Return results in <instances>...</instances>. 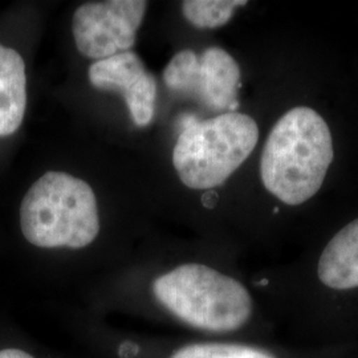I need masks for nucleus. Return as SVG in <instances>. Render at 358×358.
I'll return each mask as SVG.
<instances>
[{
	"label": "nucleus",
	"mask_w": 358,
	"mask_h": 358,
	"mask_svg": "<svg viewBox=\"0 0 358 358\" xmlns=\"http://www.w3.org/2000/svg\"><path fill=\"white\" fill-rule=\"evenodd\" d=\"M164 81L169 90L194 97L211 110L235 112L238 108L241 68L222 48H207L201 55L178 52L165 68Z\"/></svg>",
	"instance_id": "39448f33"
},
{
	"label": "nucleus",
	"mask_w": 358,
	"mask_h": 358,
	"mask_svg": "<svg viewBox=\"0 0 358 358\" xmlns=\"http://www.w3.org/2000/svg\"><path fill=\"white\" fill-rule=\"evenodd\" d=\"M245 4L241 0H187L182 3V13L192 26L213 29L227 24L234 11Z\"/></svg>",
	"instance_id": "1a4fd4ad"
},
{
	"label": "nucleus",
	"mask_w": 358,
	"mask_h": 358,
	"mask_svg": "<svg viewBox=\"0 0 358 358\" xmlns=\"http://www.w3.org/2000/svg\"><path fill=\"white\" fill-rule=\"evenodd\" d=\"M154 297L180 322L195 331L229 336L257 331L269 340L275 336L256 325L255 299L243 282L201 263H186L157 278Z\"/></svg>",
	"instance_id": "f257e3e1"
},
{
	"label": "nucleus",
	"mask_w": 358,
	"mask_h": 358,
	"mask_svg": "<svg viewBox=\"0 0 358 358\" xmlns=\"http://www.w3.org/2000/svg\"><path fill=\"white\" fill-rule=\"evenodd\" d=\"M20 227L27 242L40 248H84L100 231L96 195L83 179L45 173L23 198Z\"/></svg>",
	"instance_id": "7ed1b4c3"
},
{
	"label": "nucleus",
	"mask_w": 358,
	"mask_h": 358,
	"mask_svg": "<svg viewBox=\"0 0 358 358\" xmlns=\"http://www.w3.org/2000/svg\"><path fill=\"white\" fill-rule=\"evenodd\" d=\"M148 1L108 0L80 6L72 19L77 50L85 57L103 60L128 52L136 43Z\"/></svg>",
	"instance_id": "423d86ee"
},
{
	"label": "nucleus",
	"mask_w": 358,
	"mask_h": 358,
	"mask_svg": "<svg viewBox=\"0 0 358 358\" xmlns=\"http://www.w3.org/2000/svg\"><path fill=\"white\" fill-rule=\"evenodd\" d=\"M90 83L97 90L124 96L133 122L145 128L154 118L157 81L134 52H122L97 60L88 69Z\"/></svg>",
	"instance_id": "0eeeda50"
},
{
	"label": "nucleus",
	"mask_w": 358,
	"mask_h": 358,
	"mask_svg": "<svg viewBox=\"0 0 358 358\" xmlns=\"http://www.w3.org/2000/svg\"><path fill=\"white\" fill-rule=\"evenodd\" d=\"M257 141V124L243 113L227 112L192 122L174 146V169L189 189H214L241 167Z\"/></svg>",
	"instance_id": "20e7f679"
},
{
	"label": "nucleus",
	"mask_w": 358,
	"mask_h": 358,
	"mask_svg": "<svg viewBox=\"0 0 358 358\" xmlns=\"http://www.w3.org/2000/svg\"><path fill=\"white\" fill-rule=\"evenodd\" d=\"M0 358H35L20 349H4L0 350Z\"/></svg>",
	"instance_id": "9d476101"
},
{
	"label": "nucleus",
	"mask_w": 358,
	"mask_h": 358,
	"mask_svg": "<svg viewBox=\"0 0 358 358\" xmlns=\"http://www.w3.org/2000/svg\"><path fill=\"white\" fill-rule=\"evenodd\" d=\"M333 157L327 121L316 110L297 106L269 133L260 161L262 182L285 205H303L320 190Z\"/></svg>",
	"instance_id": "f03ea898"
},
{
	"label": "nucleus",
	"mask_w": 358,
	"mask_h": 358,
	"mask_svg": "<svg viewBox=\"0 0 358 358\" xmlns=\"http://www.w3.org/2000/svg\"><path fill=\"white\" fill-rule=\"evenodd\" d=\"M27 108L26 64L19 52L0 44V137L20 128Z\"/></svg>",
	"instance_id": "6e6552de"
}]
</instances>
